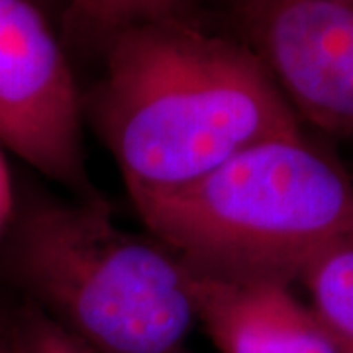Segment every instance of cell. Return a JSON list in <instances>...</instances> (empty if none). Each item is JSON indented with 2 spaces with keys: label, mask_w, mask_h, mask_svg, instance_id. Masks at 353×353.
Wrapping results in <instances>:
<instances>
[{
  "label": "cell",
  "mask_w": 353,
  "mask_h": 353,
  "mask_svg": "<svg viewBox=\"0 0 353 353\" xmlns=\"http://www.w3.org/2000/svg\"><path fill=\"white\" fill-rule=\"evenodd\" d=\"M102 53L90 114L134 204L183 189L259 141L301 132L261 59L190 18L128 28Z\"/></svg>",
  "instance_id": "6da1fadb"
},
{
  "label": "cell",
  "mask_w": 353,
  "mask_h": 353,
  "mask_svg": "<svg viewBox=\"0 0 353 353\" xmlns=\"http://www.w3.org/2000/svg\"><path fill=\"white\" fill-rule=\"evenodd\" d=\"M134 206L150 236L212 277L294 285L322 253L353 240V181L303 130Z\"/></svg>",
  "instance_id": "7a4b0ae2"
},
{
  "label": "cell",
  "mask_w": 353,
  "mask_h": 353,
  "mask_svg": "<svg viewBox=\"0 0 353 353\" xmlns=\"http://www.w3.org/2000/svg\"><path fill=\"white\" fill-rule=\"evenodd\" d=\"M6 265L34 308L90 353H187L199 326L190 269L120 226L102 199L18 208Z\"/></svg>",
  "instance_id": "3957f363"
},
{
  "label": "cell",
  "mask_w": 353,
  "mask_h": 353,
  "mask_svg": "<svg viewBox=\"0 0 353 353\" xmlns=\"http://www.w3.org/2000/svg\"><path fill=\"white\" fill-rule=\"evenodd\" d=\"M0 148L97 201L83 145V101L61 36L34 0H0Z\"/></svg>",
  "instance_id": "277c9868"
},
{
  "label": "cell",
  "mask_w": 353,
  "mask_h": 353,
  "mask_svg": "<svg viewBox=\"0 0 353 353\" xmlns=\"http://www.w3.org/2000/svg\"><path fill=\"white\" fill-rule=\"evenodd\" d=\"M236 18L299 120L353 139V0H236Z\"/></svg>",
  "instance_id": "5b68a950"
},
{
  "label": "cell",
  "mask_w": 353,
  "mask_h": 353,
  "mask_svg": "<svg viewBox=\"0 0 353 353\" xmlns=\"http://www.w3.org/2000/svg\"><path fill=\"white\" fill-rule=\"evenodd\" d=\"M190 275L199 326L218 353H345L292 285L212 277L192 269Z\"/></svg>",
  "instance_id": "8992f818"
},
{
  "label": "cell",
  "mask_w": 353,
  "mask_h": 353,
  "mask_svg": "<svg viewBox=\"0 0 353 353\" xmlns=\"http://www.w3.org/2000/svg\"><path fill=\"white\" fill-rule=\"evenodd\" d=\"M196 0H67L61 14V39L73 50H104L128 28L169 18H189Z\"/></svg>",
  "instance_id": "52a82bcc"
},
{
  "label": "cell",
  "mask_w": 353,
  "mask_h": 353,
  "mask_svg": "<svg viewBox=\"0 0 353 353\" xmlns=\"http://www.w3.org/2000/svg\"><path fill=\"white\" fill-rule=\"evenodd\" d=\"M299 283L343 352L353 353V240L322 253L306 267Z\"/></svg>",
  "instance_id": "ba28073f"
},
{
  "label": "cell",
  "mask_w": 353,
  "mask_h": 353,
  "mask_svg": "<svg viewBox=\"0 0 353 353\" xmlns=\"http://www.w3.org/2000/svg\"><path fill=\"white\" fill-rule=\"evenodd\" d=\"M12 324L18 353H90L34 306H26Z\"/></svg>",
  "instance_id": "9c48e42d"
},
{
  "label": "cell",
  "mask_w": 353,
  "mask_h": 353,
  "mask_svg": "<svg viewBox=\"0 0 353 353\" xmlns=\"http://www.w3.org/2000/svg\"><path fill=\"white\" fill-rule=\"evenodd\" d=\"M16 212H18V206H16L12 176H10L8 163L4 159V150L0 148V240L6 238L16 218Z\"/></svg>",
  "instance_id": "30bf717a"
},
{
  "label": "cell",
  "mask_w": 353,
  "mask_h": 353,
  "mask_svg": "<svg viewBox=\"0 0 353 353\" xmlns=\"http://www.w3.org/2000/svg\"><path fill=\"white\" fill-rule=\"evenodd\" d=\"M0 353H18L12 318L0 316Z\"/></svg>",
  "instance_id": "8fae6325"
},
{
  "label": "cell",
  "mask_w": 353,
  "mask_h": 353,
  "mask_svg": "<svg viewBox=\"0 0 353 353\" xmlns=\"http://www.w3.org/2000/svg\"><path fill=\"white\" fill-rule=\"evenodd\" d=\"M34 2H36L39 8L48 14L50 18H55L57 22L61 20V14H63L65 10V4H67V0H34Z\"/></svg>",
  "instance_id": "7c38bea8"
}]
</instances>
